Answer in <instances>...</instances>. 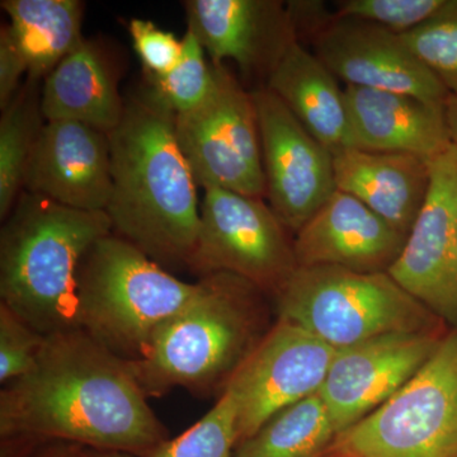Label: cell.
<instances>
[{
  "mask_svg": "<svg viewBox=\"0 0 457 457\" xmlns=\"http://www.w3.org/2000/svg\"><path fill=\"white\" fill-rule=\"evenodd\" d=\"M147 399L131 362L79 328L62 330L0 392V435L146 457L168 440Z\"/></svg>",
  "mask_w": 457,
  "mask_h": 457,
  "instance_id": "obj_1",
  "label": "cell"
},
{
  "mask_svg": "<svg viewBox=\"0 0 457 457\" xmlns=\"http://www.w3.org/2000/svg\"><path fill=\"white\" fill-rule=\"evenodd\" d=\"M176 114L146 88L125 104L108 134L114 236L165 270L187 269L196 246L200 204L194 173L177 141Z\"/></svg>",
  "mask_w": 457,
  "mask_h": 457,
  "instance_id": "obj_2",
  "label": "cell"
},
{
  "mask_svg": "<svg viewBox=\"0 0 457 457\" xmlns=\"http://www.w3.org/2000/svg\"><path fill=\"white\" fill-rule=\"evenodd\" d=\"M260 288L230 275L212 273L156 330L143 359L131 362L147 398L183 387L203 395L225 386L257 347L263 332Z\"/></svg>",
  "mask_w": 457,
  "mask_h": 457,
  "instance_id": "obj_3",
  "label": "cell"
},
{
  "mask_svg": "<svg viewBox=\"0 0 457 457\" xmlns=\"http://www.w3.org/2000/svg\"><path fill=\"white\" fill-rule=\"evenodd\" d=\"M111 233L106 212L23 191L0 231V303L44 336L78 328V269Z\"/></svg>",
  "mask_w": 457,
  "mask_h": 457,
  "instance_id": "obj_4",
  "label": "cell"
},
{
  "mask_svg": "<svg viewBox=\"0 0 457 457\" xmlns=\"http://www.w3.org/2000/svg\"><path fill=\"white\" fill-rule=\"evenodd\" d=\"M196 288L197 282L177 278L111 233L95 243L78 269V328L120 359L137 362Z\"/></svg>",
  "mask_w": 457,
  "mask_h": 457,
  "instance_id": "obj_5",
  "label": "cell"
},
{
  "mask_svg": "<svg viewBox=\"0 0 457 457\" xmlns=\"http://www.w3.org/2000/svg\"><path fill=\"white\" fill-rule=\"evenodd\" d=\"M276 302L279 319L293 321L336 350L390 333L447 326L389 272L297 267Z\"/></svg>",
  "mask_w": 457,
  "mask_h": 457,
  "instance_id": "obj_6",
  "label": "cell"
},
{
  "mask_svg": "<svg viewBox=\"0 0 457 457\" xmlns=\"http://www.w3.org/2000/svg\"><path fill=\"white\" fill-rule=\"evenodd\" d=\"M324 457H457V328L416 376Z\"/></svg>",
  "mask_w": 457,
  "mask_h": 457,
  "instance_id": "obj_7",
  "label": "cell"
},
{
  "mask_svg": "<svg viewBox=\"0 0 457 457\" xmlns=\"http://www.w3.org/2000/svg\"><path fill=\"white\" fill-rule=\"evenodd\" d=\"M212 88L203 104L174 117L177 141L198 187L264 198L253 96L224 64H212Z\"/></svg>",
  "mask_w": 457,
  "mask_h": 457,
  "instance_id": "obj_8",
  "label": "cell"
},
{
  "mask_svg": "<svg viewBox=\"0 0 457 457\" xmlns=\"http://www.w3.org/2000/svg\"><path fill=\"white\" fill-rule=\"evenodd\" d=\"M297 267L294 240L263 198L204 189L189 272L200 278L230 273L276 296Z\"/></svg>",
  "mask_w": 457,
  "mask_h": 457,
  "instance_id": "obj_9",
  "label": "cell"
},
{
  "mask_svg": "<svg viewBox=\"0 0 457 457\" xmlns=\"http://www.w3.org/2000/svg\"><path fill=\"white\" fill-rule=\"evenodd\" d=\"M336 352L293 321L278 319L224 389L236 402L237 445L279 411L320 392Z\"/></svg>",
  "mask_w": 457,
  "mask_h": 457,
  "instance_id": "obj_10",
  "label": "cell"
},
{
  "mask_svg": "<svg viewBox=\"0 0 457 457\" xmlns=\"http://www.w3.org/2000/svg\"><path fill=\"white\" fill-rule=\"evenodd\" d=\"M270 207L295 233L337 191L333 155L266 86L252 90Z\"/></svg>",
  "mask_w": 457,
  "mask_h": 457,
  "instance_id": "obj_11",
  "label": "cell"
},
{
  "mask_svg": "<svg viewBox=\"0 0 457 457\" xmlns=\"http://www.w3.org/2000/svg\"><path fill=\"white\" fill-rule=\"evenodd\" d=\"M428 192L389 275L418 302L457 328V149L429 161Z\"/></svg>",
  "mask_w": 457,
  "mask_h": 457,
  "instance_id": "obj_12",
  "label": "cell"
},
{
  "mask_svg": "<svg viewBox=\"0 0 457 457\" xmlns=\"http://www.w3.org/2000/svg\"><path fill=\"white\" fill-rule=\"evenodd\" d=\"M447 329L390 333L337 350L319 395L337 435L384 404L416 376Z\"/></svg>",
  "mask_w": 457,
  "mask_h": 457,
  "instance_id": "obj_13",
  "label": "cell"
},
{
  "mask_svg": "<svg viewBox=\"0 0 457 457\" xmlns=\"http://www.w3.org/2000/svg\"><path fill=\"white\" fill-rule=\"evenodd\" d=\"M312 36L315 55L345 86L411 96L436 107L449 98L400 35L384 27L335 16Z\"/></svg>",
  "mask_w": 457,
  "mask_h": 457,
  "instance_id": "obj_14",
  "label": "cell"
},
{
  "mask_svg": "<svg viewBox=\"0 0 457 457\" xmlns=\"http://www.w3.org/2000/svg\"><path fill=\"white\" fill-rule=\"evenodd\" d=\"M23 191L71 209L106 212L112 194L108 135L79 122H45Z\"/></svg>",
  "mask_w": 457,
  "mask_h": 457,
  "instance_id": "obj_15",
  "label": "cell"
},
{
  "mask_svg": "<svg viewBox=\"0 0 457 457\" xmlns=\"http://www.w3.org/2000/svg\"><path fill=\"white\" fill-rule=\"evenodd\" d=\"M187 29L213 65L236 62L245 74L269 77L288 42L296 37L287 8L273 0L183 2Z\"/></svg>",
  "mask_w": 457,
  "mask_h": 457,
  "instance_id": "obj_16",
  "label": "cell"
},
{
  "mask_svg": "<svg viewBox=\"0 0 457 457\" xmlns=\"http://www.w3.org/2000/svg\"><path fill=\"white\" fill-rule=\"evenodd\" d=\"M407 237L356 197L337 189L296 233L299 267L387 272Z\"/></svg>",
  "mask_w": 457,
  "mask_h": 457,
  "instance_id": "obj_17",
  "label": "cell"
},
{
  "mask_svg": "<svg viewBox=\"0 0 457 457\" xmlns=\"http://www.w3.org/2000/svg\"><path fill=\"white\" fill-rule=\"evenodd\" d=\"M343 90L354 147L432 161L453 145L445 107L386 90L352 86Z\"/></svg>",
  "mask_w": 457,
  "mask_h": 457,
  "instance_id": "obj_18",
  "label": "cell"
},
{
  "mask_svg": "<svg viewBox=\"0 0 457 457\" xmlns=\"http://www.w3.org/2000/svg\"><path fill=\"white\" fill-rule=\"evenodd\" d=\"M337 189L409 236L428 192L429 161L407 153L347 147L332 153Z\"/></svg>",
  "mask_w": 457,
  "mask_h": 457,
  "instance_id": "obj_19",
  "label": "cell"
},
{
  "mask_svg": "<svg viewBox=\"0 0 457 457\" xmlns=\"http://www.w3.org/2000/svg\"><path fill=\"white\" fill-rule=\"evenodd\" d=\"M264 86L330 153L354 147L345 90L335 74L296 37L288 42Z\"/></svg>",
  "mask_w": 457,
  "mask_h": 457,
  "instance_id": "obj_20",
  "label": "cell"
},
{
  "mask_svg": "<svg viewBox=\"0 0 457 457\" xmlns=\"http://www.w3.org/2000/svg\"><path fill=\"white\" fill-rule=\"evenodd\" d=\"M125 102L104 51L86 40L53 69L41 87L45 121H73L110 134L121 122Z\"/></svg>",
  "mask_w": 457,
  "mask_h": 457,
  "instance_id": "obj_21",
  "label": "cell"
},
{
  "mask_svg": "<svg viewBox=\"0 0 457 457\" xmlns=\"http://www.w3.org/2000/svg\"><path fill=\"white\" fill-rule=\"evenodd\" d=\"M8 29L29 66V79H45L86 41L79 0H3Z\"/></svg>",
  "mask_w": 457,
  "mask_h": 457,
  "instance_id": "obj_22",
  "label": "cell"
},
{
  "mask_svg": "<svg viewBox=\"0 0 457 457\" xmlns=\"http://www.w3.org/2000/svg\"><path fill=\"white\" fill-rule=\"evenodd\" d=\"M336 437L318 393L270 418L260 431L237 445L234 457H324Z\"/></svg>",
  "mask_w": 457,
  "mask_h": 457,
  "instance_id": "obj_23",
  "label": "cell"
},
{
  "mask_svg": "<svg viewBox=\"0 0 457 457\" xmlns=\"http://www.w3.org/2000/svg\"><path fill=\"white\" fill-rule=\"evenodd\" d=\"M40 80L27 79L0 119V219L8 218L23 192L27 168L45 119Z\"/></svg>",
  "mask_w": 457,
  "mask_h": 457,
  "instance_id": "obj_24",
  "label": "cell"
},
{
  "mask_svg": "<svg viewBox=\"0 0 457 457\" xmlns=\"http://www.w3.org/2000/svg\"><path fill=\"white\" fill-rule=\"evenodd\" d=\"M182 54L176 66L161 77H147V88L174 114L188 112L203 104L213 84L212 64L194 33L182 37Z\"/></svg>",
  "mask_w": 457,
  "mask_h": 457,
  "instance_id": "obj_25",
  "label": "cell"
},
{
  "mask_svg": "<svg viewBox=\"0 0 457 457\" xmlns=\"http://www.w3.org/2000/svg\"><path fill=\"white\" fill-rule=\"evenodd\" d=\"M237 447L236 402L230 393L222 392L200 420L146 457H234Z\"/></svg>",
  "mask_w": 457,
  "mask_h": 457,
  "instance_id": "obj_26",
  "label": "cell"
},
{
  "mask_svg": "<svg viewBox=\"0 0 457 457\" xmlns=\"http://www.w3.org/2000/svg\"><path fill=\"white\" fill-rule=\"evenodd\" d=\"M400 37L447 92L457 96V0H446L435 17Z\"/></svg>",
  "mask_w": 457,
  "mask_h": 457,
  "instance_id": "obj_27",
  "label": "cell"
},
{
  "mask_svg": "<svg viewBox=\"0 0 457 457\" xmlns=\"http://www.w3.org/2000/svg\"><path fill=\"white\" fill-rule=\"evenodd\" d=\"M446 0H345L336 17L374 23L396 35L411 31L435 17Z\"/></svg>",
  "mask_w": 457,
  "mask_h": 457,
  "instance_id": "obj_28",
  "label": "cell"
},
{
  "mask_svg": "<svg viewBox=\"0 0 457 457\" xmlns=\"http://www.w3.org/2000/svg\"><path fill=\"white\" fill-rule=\"evenodd\" d=\"M46 336L0 303V383L7 385L33 368Z\"/></svg>",
  "mask_w": 457,
  "mask_h": 457,
  "instance_id": "obj_29",
  "label": "cell"
},
{
  "mask_svg": "<svg viewBox=\"0 0 457 457\" xmlns=\"http://www.w3.org/2000/svg\"><path fill=\"white\" fill-rule=\"evenodd\" d=\"M132 45L147 77L167 74L179 62L182 54V38L164 31L152 21L134 18L129 23Z\"/></svg>",
  "mask_w": 457,
  "mask_h": 457,
  "instance_id": "obj_30",
  "label": "cell"
},
{
  "mask_svg": "<svg viewBox=\"0 0 457 457\" xmlns=\"http://www.w3.org/2000/svg\"><path fill=\"white\" fill-rule=\"evenodd\" d=\"M29 75L25 56L12 37L8 25L0 29V108L5 110L22 88L21 80Z\"/></svg>",
  "mask_w": 457,
  "mask_h": 457,
  "instance_id": "obj_31",
  "label": "cell"
},
{
  "mask_svg": "<svg viewBox=\"0 0 457 457\" xmlns=\"http://www.w3.org/2000/svg\"><path fill=\"white\" fill-rule=\"evenodd\" d=\"M83 446L65 441H46L33 457H78Z\"/></svg>",
  "mask_w": 457,
  "mask_h": 457,
  "instance_id": "obj_32",
  "label": "cell"
},
{
  "mask_svg": "<svg viewBox=\"0 0 457 457\" xmlns=\"http://www.w3.org/2000/svg\"><path fill=\"white\" fill-rule=\"evenodd\" d=\"M445 117L449 128L451 143L457 149V96L450 95L445 104Z\"/></svg>",
  "mask_w": 457,
  "mask_h": 457,
  "instance_id": "obj_33",
  "label": "cell"
},
{
  "mask_svg": "<svg viewBox=\"0 0 457 457\" xmlns=\"http://www.w3.org/2000/svg\"><path fill=\"white\" fill-rule=\"evenodd\" d=\"M78 457H137L130 453H120V451L90 449L82 447Z\"/></svg>",
  "mask_w": 457,
  "mask_h": 457,
  "instance_id": "obj_34",
  "label": "cell"
}]
</instances>
